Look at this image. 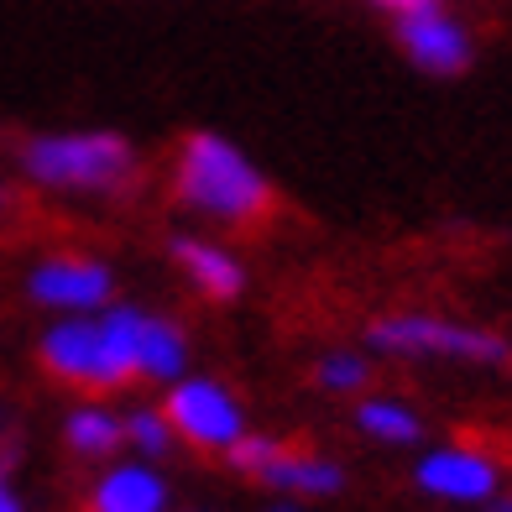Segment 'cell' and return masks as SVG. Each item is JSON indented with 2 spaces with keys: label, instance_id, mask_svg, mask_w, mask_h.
<instances>
[{
  "label": "cell",
  "instance_id": "obj_1",
  "mask_svg": "<svg viewBox=\"0 0 512 512\" xmlns=\"http://www.w3.org/2000/svg\"><path fill=\"white\" fill-rule=\"evenodd\" d=\"M173 199L194 215L230 225V230H256L272 220L277 189L272 178L220 131H189L173 157Z\"/></svg>",
  "mask_w": 512,
  "mask_h": 512
},
{
  "label": "cell",
  "instance_id": "obj_2",
  "mask_svg": "<svg viewBox=\"0 0 512 512\" xmlns=\"http://www.w3.org/2000/svg\"><path fill=\"white\" fill-rule=\"evenodd\" d=\"M136 304H105L100 314H63L53 330H42L37 356L42 371L84 392H115L136 382V340H142Z\"/></svg>",
  "mask_w": 512,
  "mask_h": 512
},
{
  "label": "cell",
  "instance_id": "obj_3",
  "mask_svg": "<svg viewBox=\"0 0 512 512\" xmlns=\"http://www.w3.org/2000/svg\"><path fill=\"white\" fill-rule=\"evenodd\" d=\"M136 168V147L121 131H42L21 142V173L53 194H121Z\"/></svg>",
  "mask_w": 512,
  "mask_h": 512
},
{
  "label": "cell",
  "instance_id": "obj_4",
  "mask_svg": "<svg viewBox=\"0 0 512 512\" xmlns=\"http://www.w3.org/2000/svg\"><path fill=\"white\" fill-rule=\"evenodd\" d=\"M366 345L382 356H413V361H465V366H512V345L497 330L445 314H382L366 324Z\"/></svg>",
  "mask_w": 512,
  "mask_h": 512
},
{
  "label": "cell",
  "instance_id": "obj_5",
  "mask_svg": "<svg viewBox=\"0 0 512 512\" xmlns=\"http://www.w3.org/2000/svg\"><path fill=\"white\" fill-rule=\"evenodd\" d=\"M162 413H168L178 445H189L199 455H225L251 429L241 398L220 377H189V371H183L178 382H168V403H162Z\"/></svg>",
  "mask_w": 512,
  "mask_h": 512
},
{
  "label": "cell",
  "instance_id": "obj_6",
  "mask_svg": "<svg viewBox=\"0 0 512 512\" xmlns=\"http://www.w3.org/2000/svg\"><path fill=\"white\" fill-rule=\"evenodd\" d=\"M27 298L37 309H53V314H100L110 298H115V277L100 256L89 251H58V256H42L27 277Z\"/></svg>",
  "mask_w": 512,
  "mask_h": 512
},
{
  "label": "cell",
  "instance_id": "obj_7",
  "mask_svg": "<svg viewBox=\"0 0 512 512\" xmlns=\"http://www.w3.org/2000/svg\"><path fill=\"white\" fill-rule=\"evenodd\" d=\"M413 486L455 507H481L502 492V465L497 455H486L476 445H439L429 455H418Z\"/></svg>",
  "mask_w": 512,
  "mask_h": 512
},
{
  "label": "cell",
  "instance_id": "obj_8",
  "mask_svg": "<svg viewBox=\"0 0 512 512\" xmlns=\"http://www.w3.org/2000/svg\"><path fill=\"white\" fill-rule=\"evenodd\" d=\"M392 37L398 48L408 53L413 68H424L434 79H455L471 68V32L445 11V6H429V11H413V16H398L392 21Z\"/></svg>",
  "mask_w": 512,
  "mask_h": 512
},
{
  "label": "cell",
  "instance_id": "obj_9",
  "mask_svg": "<svg viewBox=\"0 0 512 512\" xmlns=\"http://www.w3.org/2000/svg\"><path fill=\"white\" fill-rule=\"evenodd\" d=\"M178 272L194 283L199 298H209V304H236V298L246 293V267L236 262V251L209 241V236H173L168 241Z\"/></svg>",
  "mask_w": 512,
  "mask_h": 512
},
{
  "label": "cell",
  "instance_id": "obj_10",
  "mask_svg": "<svg viewBox=\"0 0 512 512\" xmlns=\"http://www.w3.org/2000/svg\"><path fill=\"white\" fill-rule=\"evenodd\" d=\"M84 512H168V481L152 460H115L84 492Z\"/></svg>",
  "mask_w": 512,
  "mask_h": 512
},
{
  "label": "cell",
  "instance_id": "obj_11",
  "mask_svg": "<svg viewBox=\"0 0 512 512\" xmlns=\"http://www.w3.org/2000/svg\"><path fill=\"white\" fill-rule=\"evenodd\" d=\"M262 486H272L277 497H293V502H324V497H340L345 492V465L319 455V450H298L293 439L267 460V471L256 476Z\"/></svg>",
  "mask_w": 512,
  "mask_h": 512
},
{
  "label": "cell",
  "instance_id": "obj_12",
  "mask_svg": "<svg viewBox=\"0 0 512 512\" xmlns=\"http://www.w3.org/2000/svg\"><path fill=\"white\" fill-rule=\"evenodd\" d=\"M189 371V330L168 314H142V340H136V382H178Z\"/></svg>",
  "mask_w": 512,
  "mask_h": 512
},
{
  "label": "cell",
  "instance_id": "obj_13",
  "mask_svg": "<svg viewBox=\"0 0 512 512\" xmlns=\"http://www.w3.org/2000/svg\"><path fill=\"white\" fill-rule=\"evenodd\" d=\"M63 445L84 465H110L126 450V424H121V413L105 408V403H79L63 418Z\"/></svg>",
  "mask_w": 512,
  "mask_h": 512
},
{
  "label": "cell",
  "instance_id": "obj_14",
  "mask_svg": "<svg viewBox=\"0 0 512 512\" xmlns=\"http://www.w3.org/2000/svg\"><path fill=\"white\" fill-rule=\"evenodd\" d=\"M356 429L377 445H418L424 439V418L403 398H361L356 403Z\"/></svg>",
  "mask_w": 512,
  "mask_h": 512
},
{
  "label": "cell",
  "instance_id": "obj_15",
  "mask_svg": "<svg viewBox=\"0 0 512 512\" xmlns=\"http://www.w3.org/2000/svg\"><path fill=\"white\" fill-rule=\"evenodd\" d=\"M121 424H126V450L136 460H152L157 465V460H168L178 450V434L168 424V413L152 408V403H136L131 413H121Z\"/></svg>",
  "mask_w": 512,
  "mask_h": 512
},
{
  "label": "cell",
  "instance_id": "obj_16",
  "mask_svg": "<svg viewBox=\"0 0 512 512\" xmlns=\"http://www.w3.org/2000/svg\"><path fill=\"white\" fill-rule=\"evenodd\" d=\"M314 382H319V392L351 398V392H361V387L371 382V361H366L361 351H330V356H319Z\"/></svg>",
  "mask_w": 512,
  "mask_h": 512
},
{
  "label": "cell",
  "instance_id": "obj_17",
  "mask_svg": "<svg viewBox=\"0 0 512 512\" xmlns=\"http://www.w3.org/2000/svg\"><path fill=\"white\" fill-rule=\"evenodd\" d=\"M288 445V439L283 434H262V429H246L241 439H236V445H230L225 450V460H230V471H241V476H262L267 471V460L277 455V450H283Z\"/></svg>",
  "mask_w": 512,
  "mask_h": 512
},
{
  "label": "cell",
  "instance_id": "obj_18",
  "mask_svg": "<svg viewBox=\"0 0 512 512\" xmlns=\"http://www.w3.org/2000/svg\"><path fill=\"white\" fill-rule=\"evenodd\" d=\"M371 6H377L382 16H413V11H429V6H445V0H371Z\"/></svg>",
  "mask_w": 512,
  "mask_h": 512
},
{
  "label": "cell",
  "instance_id": "obj_19",
  "mask_svg": "<svg viewBox=\"0 0 512 512\" xmlns=\"http://www.w3.org/2000/svg\"><path fill=\"white\" fill-rule=\"evenodd\" d=\"M0 512H27V502H21V497H16V486H11L6 460H0Z\"/></svg>",
  "mask_w": 512,
  "mask_h": 512
},
{
  "label": "cell",
  "instance_id": "obj_20",
  "mask_svg": "<svg viewBox=\"0 0 512 512\" xmlns=\"http://www.w3.org/2000/svg\"><path fill=\"white\" fill-rule=\"evenodd\" d=\"M262 512H309L304 502H293V497H277V502H267Z\"/></svg>",
  "mask_w": 512,
  "mask_h": 512
},
{
  "label": "cell",
  "instance_id": "obj_21",
  "mask_svg": "<svg viewBox=\"0 0 512 512\" xmlns=\"http://www.w3.org/2000/svg\"><path fill=\"white\" fill-rule=\"evenodd\" d=\"M481 507H486V512H512V497H507V492H497L492 502H481Z\"/></svg>",
  "mask_w": 512,
  "mask_h": 512
},
{
  "label": "cell",
  "instance_id": "obj_22",
  "mask_svg": "<svg viewBox=\"0 0 512 512\" xmlns=\"http://www.w3.org/2000/svg\"><path fill=\"white\" fill-rule=\"evenodd\" d=\"M11 204V194H6V183H0V209H6Z\"/></svg>",
  "mask_w": 512,
  "mask_h": 512
},
{
  "label": "cell",
  "instance_id": "obj_23",
  "mask_svg": "<svg viewBox=\"0 0 512 512\" xmlns=\"http://www.w3.org/2000/svg\"><path fill=\"white\" fill-rule=\"evenodd\" d=\"M0 434H6V424H0Z\"/></svg>",
  "mask_w": 512,
  "mask_h": 512
}]
</instances>
